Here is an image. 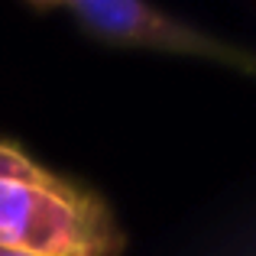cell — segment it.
Here are the masks:
<instances>
[{"mask_svg":"<svg viewBox=\"0 0 256 256\" xmlns=\"http://www.w3.org/2000/svg\"><path fill=\"white\" fill-rule=\"evenodd\" d=\"M0 244L26 256H120L126 234L100 194L49 172L0 182Z\"/></svg>","mask_w":256,"mask_h":256,"instance_id":"6da1fadb","label":"cell"},{"mask_svg":"<svg viewBox=\"0 0 256 256\" xmlns=\"http://www.w3.org/2000/svg\"><path fill=\"white\" fill-rule=\"evenodd\" d=\"M26 10L42 16H65L88 39L114 49H150L162 56L198 58L240 75L256 72L253 52H246L244 46H234L188 20L140 0H30Z\"/></svg>","mask_w":256,"mask_h":256,"instance_id":"7a4b0ae2","label":"cell"},{"mask_svg":"<svg viewBox=\"0 0 256 256\" xmlns=\"http://www.w3.org/2000/svg\"><path fill=\"white\" fill-rule=\"evenodd\" d=\"M52 169H46V166H39L36 159L30 156L26 150H20L16 143H6V140H0V182L6 178H46Z\"/></svg>","mask_w":256,"mask_h":256,"instance_id":"3957f363","label":"cell"},{"mask_svg":"<svg viewBox=\"0 0 256 256\" xmlns=\"http://www.w3.org/2000/svg\"><path fill=\"white\" fill-rule=\"evenodd\" d=\"M0 256H26V253H20V250H10V246H4V244H0Z\"/></svg>","mask_w":256,"mask_h":256,"instance_id":"277c9868","label":"cell"}]
</instances>
